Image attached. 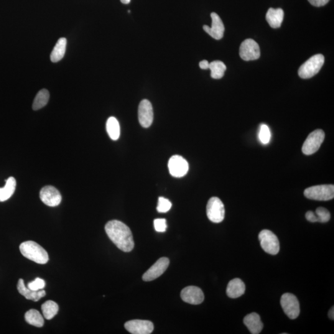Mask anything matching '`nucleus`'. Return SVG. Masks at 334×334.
I'll list each match as a JSON object with an SVG mask.
<instances>
[{"instance_id":"nucleus-1","label":"nucleus","mask_w":334,"mask_h":334,"mask_svg":"<svg viewBox=\"0 0 334 334\" xmlns=\"http://www.w3.org/2000/svg\"><path fill=\"white\" fill-rule=\"evenodd\" d=\"M105 229L109 238L120 250L128 252L133 249V236L125 224L119 221H111L106 224Z\"/></svg>"},{"instance_id":"nucleus-2","label":"nucleus","mask_w":334,"mask_h":334,"mask_svg":"<svg viewBox=\"0 0 334 334\" xmlns=\"http://www.w3.org/2000/svg\"><path fill=\"white\" fill-rule=\"evenodd\" d=\"M19 249L23 256L37 264H45L49 260L48 252L34 241L23 242L19 246Z\"/></svg>"},{"instance_id":"nucleus-3","label":"nucleus","mask_w":334,"mask_h":334,"mask_svg":"<svg viewBox=\"0 0 334 334\" xmlns=\"http://www.w3.org/2000/svg\"><path fill=\"white\" fill-rule=\"evenodd\" d=\"M325 63V57L318 54L313 56L300 66L298 70V75L301 78L309 79L319 73Z\"/></svg>"},{"instance_id":"nucleus-4","label":"nucleus","mask_w":334,"mask_h":334,"mask_svg":"<svg viewBox=\"0 0 334 334\" xmlns=\"http://www.w3.org/2000/svg\"><path fill=\"white\" fill-rule=\"evenodd\" d=\"M306 198L315 201H326L334 198V186L323 185L311 187L304 191Z\"/></svg>"},{"instance_id":"nucleus-5","label":"nucleus","mask_w":334,"mask_h":334,"mask_svg":"<svg viewBox=\"0 0 334 334\" xmlns=\"http://www.w3.org/2000/svg\"><path fill=\"white\" fill-rule=\"evenodd\" d=\"M259 240L262 249L267 253L272 255L279 253V239L272 231L269 230H262L259 234Z\"/></svg>"},{"instance_id":"nucleus-6","label":"nucleus","mask_w":334,"mask_h":334,"mask_svg":"<svg viewBox=\"0 0 334 334\" xmlns=\"http://www.w3.org/2000/svg\"><path fill=\"white\" fill-rule=\"evenodd\" d=\"M325 138V132L322 129H316L311 132L303 145L302 152L307 155L317 152Z\"/></svg>"},{"instance_id":"nucleus-7","label":"nucleus","mask_w":334,"mask_h":334,"mask_svg":"<svg viewBox=\"0 0 334 334\" xmlns=\"http://www.w3.org/2000/svg\"><path fill=\"white\" fill-rule=\"evenodd\" d=\"M206 213L209 220L214 223H221L225 218V208L220 199L213 197L209 200Z\"/></svg>"},{"instance_id":"nucleus-8","label":"nucleus","mask_w":334,"mask_h":334,"mask_svg":"<svg viewBox=\"0 0 334 334\" xmlns=\"http://www.w3.org/2000/svg\"><path fill=\"white\" fill-rule=\"evenodd\" d=\"M280 304L285 313L291 320H295L299 316L300 303L294 295L290 293H285L282 296Z\"/></svg>"},{"instance_id":"nucleus-9","label":"nucleus","mask_w":334,"mask_h":334,"mask_svg":"<svg viewBox=\"0 0 334 334\" xmlns=\"http://www.w3.org/2000/svg\"><path fill=\"white\" fill-rule=\"evenodd\" d=\"M261 55L259 46L254 40L249 39L241 43L239 47V56L244 61L258 59Z\"/></svg>"},{"instance_id":"nucleus-10","label":"nucleus","mask_w":334,"mask_h":334,"mask_svg":"<svg viewBox=\"0 0 334 334\" xmlns=\"http://www.w3.org/2000/svg\"><path fill=\"white\" fill-rule=\"evenodd\" d=\"M168 169L174 177L180 178L187 175L189 170L188 163L184 158L176 155L171 157L168 161Z\"/></svg>"},{"instance_id":"nucleus-11","label":"nucleus","mask_w":334,"mask_h":334,"mask_svg":"<svg viewBox=\"0 0 334 334\" xmlns=\"http://www.w3.org/2000/svg\"><path fill=\"white\" fill-rule=\"evenodd\" d=\"M40 198L45 205L56 207L62 202V195L57 188L52 186H46L40 192Z\"/></svg>"},{"instance_id":"nucleus-12","label":"nucleus","mask_w":334,"mask_h":334,"mask_svg":"<svg viewBox=\"0 0 334 334\" xmlns=\"http://www.w3.org/2000/svg\"><path fill=\"white\" fill-rule=\"evenodd\" d=\"M169 264V259L167 257H161L144 273L142 279L145 282H149L157 279L166 271Z\"/></svg>"},{"instance_id":"nucleus-13","label":"nucleus","mask_w":334,"mask_h":334,"mask_svg":"<svg viewBox=\"0 0 334 334\" xmlns=\"http://www.w3.org/2000/svg\"><path fill=\"white\" fill-rule=\"evenodd\" d=\"M124 328L132 334H149L154 331V325L149 321L131 320L127 321Z\"/></svg>"},{"instance_id":"nucleus-14","label":"nucleus","mask_w":334,"mask_h":334,"mask_svg":"<svg viewBox=\"0 0 334 334\" xmlns=\"http://www.w3.org/2000/svg\"><path fill=\"white\" fill-rule=\"evenodd\" d=\"M181 298L186 303L197 305L203 302L205 295L200 288L189 286L182 290L181 292Z\"/></svg>"},{"instance_id":"nucleus-15","label":"nucleus","mask_w":334,"mask_h":334,"mask_svg":"<svg viewBox=\"0 0 334 334\" xmlns=\"http://www.w3.org/2000/svg\"><path fill=\"white\" fill-rule=\"evenodd\" d=\"M212 18V26L204 25L203 29L209 35L214 39L220 40L223 36L225 27L223 21L216 12H212L211 14Z\"/></svg>"},{"instance_id":"nucleus-16","label":"nucleus","mask_w":334,"mask_h":334,"mask_svg":"<svg viewBox=\"0 0 334 334\" xmlns=\"http://www.w3.org/2000/svg\"><path fill=\"white\" fill-rule=\"evenodd\" d=\"M138 117L140 124L142 127H149L154 119V113L151 103L146 99L142 101L138 109Z\"/></svg>"},{"instance_id":"nucleus-17","label":"nucleus","mask_w":334,"mask_h":334,"mask_svg":"<svg viewBox=\"0 0 334 334\" xmlns=\"http://www.w3.org/2000/svg\"><path fill=\"white\" fill-rule=\"evenodd\" d=\"M244 325L252 334H259L263 329V324L258 314L252 313L244 317L243 320Z\"/></svg>"},{"instance_id":"nucleus-18","label":"nucleus","mask_w":334,"mask_h":334,"mask_svg":"<svg viewBox=\"0 0 334 334\" xmlns=\"http://www.w3.org/2000/svg\"><path fill=\"white\" fill-rule=\"evenodd\" d=\"M17 290L20 294L24 296L27 300H32L34 302H38L42 298L45 297L46 292L44 290H38L34 291L25 287L24 280L20 279L17 283Z\"/></svg>"},{"instance_id":"nucleus-19","label":"nucleus","mask_w":334,"mask_h":334,"mask_svg":"<svg viewBox=\"0 0 334 334\" xmlns=\"http://www.w3.org/2000/svg\"><path fill=\"white\" fill-rule=\"evenodd\" d=\"M246 287L241 279H234L228 283L226 288V295L231 298L240 297L245 292Z\"/></svg>"},{"instance_id":"nucleus-20","label":"nucleus","mask_w":334,"mask_h":334,"mask_svg":"<svg viewBox=\"0 0 334 334\" xmlns=\"http://www.w3.org/2000/svg\"><path fill=\"white\" fill-rule=\"evenodd\" d=\"M284 12L281 8H270L267 12L266 20L270 26L274 29L281 26Z\"/></svg>"},{"instance_id":"nucleus-21","label":"nucleus","mask_w":334,"mask_h":334,"mask_svg":"<svg viewBox=\"0 0 334 334\" xmlns=\"http://www.w3.org/2000/svg\"><path fill=\"white\" fill-rule=\"evenodd\" d=\"M6 185L3 188H0V202H4L8 200L14 193L16 187V181L14 177H11L5 180Z\"/></svg>"},{"instance_id":"nucleus-22","label":"nucleus","mask_w":334,"mask_h":334,"mask_svg":"<svg viewBox=\"0 0 334 334\" xmlns=\"http://www.w3.org/2000/svg\"><path fill=\"white\" fill-rule=\"evenodd\" d=\"M67 40L65 38H60L58 40L50 55V60L53 63L59 62L65 56Z\"/></svg>"},{"instance_id":"nucleus-23","label":"nucleus","mask_w":334,"mask_h":334,"mask_svg":"<svg viewBox=\"0 0 334 334\" xmlns=\"http://www.w3.org/2000/svg\"><path fill=\"white\" fill-rule=\"evenodd\" d=\"M107 131L109 136L113 141H116L120 136V126L119 122L113 116L110 117L106 124Z\"/></svg>"},{"instance_id":"nucleus-24","label":"nucleus","mask_w":334,"mask_h":334,"mask_svg":"<svg viewBox=\"0 0 334 334\" xmlns=\"http://www.w3.org/2000/svg\"><path fill=\"white\" fill-rule=\"evenodd\" d=\"M25 320L28 324L35 327L41 328L44 325V320L41 314L36 310H30L25 313Z\"/></svg>"},{"instance_id":"nucleus-25","label":"nucleus","mask_w":334,"mask_h":334,"mask_svg":"<svg viewBox=\"0 0 334 334\" xmlns=\"http://www.w3.org/2000/svg\"><path fill=\"white\" fill-rule=\"evenodd\" d=\"M41 309L44 318L48 320H50L57 315L59 307L57 303L53 301L49 300L43 303Z\"/></svg>"},{"instance_id":"nucleus-26","label":"nucleus","mask_w":334,"mask_h":334,"mask_svg":"<svg viewBox=\"0 0 334 334\" xmlns=\"http://www.w3.org/2000/svg\"><path fill=\"white\" fill-rule=\"evenodd\" d=\"M209 69H210L211 77L219 80L224 76V73L226 70V67L223 62L221 61H214L209 63Z\"/></svg>"},{"instance_id":"nucleus-27","label":"nucleus","mask_w":334,"mask_h":334,"mask_svg":"<svg viewBox=\"0 0 334 334\" xmlns=\"http://www.w3.org/2000/svg\"><path fill=\"white\" fill-rule=\"evenodd\" d=\"M50 98V94L47 89H42L35 96L32 108L34 111L41 109L48 104Z\"/></svg>"},{"instance_id":"nucleus-28","label":"nucleus","mask_w":334,"mask_h":334,"mask_svg":"<svg viewBox=\"0 0 334 334\" xmlns=\"http://www.w3.org/2000/svg\"><path fill=\"white\" fill-rule=\"evenodd\" d=\"M271 138V133L269 127L266 124H262L260 127L259 139L262 144H267Z\"/></svg>"},{"instance_id":"nucleus-29","label":"nucleus","mask_w":334,"mask_h":334,"mask_svg":"<svg viewBox=\"0 0 334 334\" xmlns=\"http://www.w3.org/2000/svg\"><path fill=\"white\" fill-rule=\"evenodd\" d=\"M316 215L317 216L318 222L321 223H326L331 219L330 211L325 208L320 207L316 210Z\"/></svg>"},{"instance_id":"nucleus-30","label":"nucleus","mask_w":334,"mask_h":334,"mask_svg":"<svg viewBox=\"0 0 334 334\" xmlns=\"http://www.w3.org/2000/svg\"><path fill=\"white\" fill-rule=\"evenodd\" d=\"M172 203L168 199L160 197L158 201L157 210L160 213H166L172 208Z\"/></svg>"},{"instance_id":"nucleus-31","label":"nucleus","mask_w":334,"mask_h":334,"mask_svg":"<svg viewBox=\"0 0 334 334\" xmlns=\"http://www.w3.org/2000/svg\"><path fill=\"white\" fill-rule=\"evenodd\" d=\"M45 287V280L40 279V278H36L34 281L30 282L27 284V287L29 289L34 290V291H38V290H43Z\"/></svg>"},{"instance_id":"nucleus-32","label":"nucleus","mask_w":334,"mask_h":334,"mask_svg":"<svg viewBox=\"0 0 334 334\" xmlns=\"http://www.w3.org/2000/svg\"><path fill=\"white\" fill-rule=\"evenodd\" d=\"M155 230L157 232H165L167 228V221L165 219H157L154 221Z\"/></svg>"},{"instance_id":"nucleus-33","label":"nucleus","mask_w":334,"mask_h":334,"mask_svg":"<svg viewBox=\"0 0 334 334\" xmlns=\"http://www.w3.org/2000/svg\"><path fill=\"white\" fill-rule=\"evenodd\" d=\"M305 217L307 220L310 222V223H315L318 222L317 216H316V214L313 213V211L307 212L306 213Z\"/></svg>"},{"instance_id":"nucleus-34","label":"nucleus","mask_w":334,"mask_h":334,"mask_svg":"<svg viewBox=\"0 0 334 334\" xmlns=\"http://www.w3.org/2000/svg\"><path fill=\"white\" fill-rule=\"evenodd\" d=\"M311 4L316 7L325 6L330 0H308Z\"/></svg>"},{"instance_id":"nucleus-35","label":"nucleus","mask_w":334,"mask_h":334,"mask_svg":"<svg viewBox=\"0 0 334 334\" xmlns=\"http://www.w3.org/2000/svg\"><path fill=\"white\" fill-rule=\"evenodd\" d=\"M200 67L203 70H208L209 67V63L207 60H203L200 63Z\"/></svg>"},{"instance_id":"nucleus-36","label":"nucleus","mask_w":334,"mask_h":334,"mask_svg":"<svg viewBox=\"0 0 334 334\" xmlns=\"http://www.w3.org/2000/svg\"><path fill=\"white\" fill-rule=\"evenodd\" d=\"M329 317L331 319V320H334V308L333 307L332 308L330 311V312H329Z\"/></svg>"},{"instance_id":"nucleus-37","label":"nucleus","mask_w":334,"mask_h":334,"mask_svg":"<svg viewBox=\"0 0 334 334\" xmlns=\"http://www.w3.org/2000/svg\"><path fill=\"white\" fill-rule=\"evenodd\" d=\"M122 3L123 4H129L131 0H120Z\"/></svg>"}]
</instances>
